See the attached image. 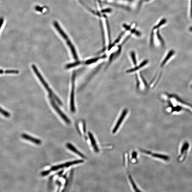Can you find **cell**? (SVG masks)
I'll return each mask as SVG.
<instances>
[{"label":"cell","instance_id":"cell-1","mask_svg":"<svg viewBox=\"0 0 192 192\" xmlns=\"http://www.w3.org/2000/svg\"><path fill=\"white\" fill-rule=\"evenodd\" d=\"M54 25L55 28H56L57 30L58 31V32H59V33L61 35V36H62L64 39L65 40V42L67 43V45L70 48L71 51L73 55L74 60L77 61L78 60V57L77 55V53H76V49H75V48H74L73 45L72 43L71 42V40L69 39V38H68L67 34L64 32V31L62 28H61V26H60L59 24L57 22H55L54 23Z\"/></svg>","mask_w":192,"mask_h":192},{"label":"cell","instance_id":"cell-2","mask_svg":"<svg viewBox=\"0 0 192 192\" xmlns=\"http://www.w3.org/2000/svg\"><path fill=\"white\" fill-rule=\"evenodd\" d=\"M32 69H33L34 72L35 73V74L37 75V77L40 80V82L42 83V84L44 86V87L45 88L47 91L49 93V95L52 96L53 98H54V99H55V100H56L57 102L59 103V105H62L63 103H62V101L60 100L59 98L56 96V95L55 94L52 89L49 88L47 83L43 78L42 75L40 74L39 71L38 70V69L36 68V66L34 65H32Z\"/></svg>","mask_w":192,"mask_h":192},{"label":"cell","instance_id":"cell-3","mask_svg":"<svg viewBox=\"0 0 192 192\" xmlns=\"http://www.w3.org/2000/svg\"><path fill=\"white\" fill-rule=\"evenodd\" d=\"M190 147V143L187 141L183 142L180 147V149L178 161L180 162L184 161L189 152Z\"/></svg>","mask_w":192,"mask_h":192},{"label":"cell","instance_id":"cell-4","mask_svg":"<svg viewBox=\"0 0 192 192\" xmlns=\"http://www.w3.org/2000/svg\"><path fill=\"white\" fill-rule=\"evenodd\" d=\"M49 100H50V102H51V105L53 106L54 108L55 109V110L56 111L57 113L59 114V115L60 117H61L62 119H63L66 123L68 124H71V121L68 118L66 115L64 114L63 112L61 110V109L59 108V107L57 106L56 103L55 102L54 100V99L52 96L49 95Z\"/></svg>","mask_w":192,"mask_h":192},{"label":"cell","instance_id":"cell-5","mask_svg":"<svg viewBox=\"0 0 192 192\" xmlns=\"http://www.w3.org/2000/svg\"><path fill=\"white\" fill-rule=\"evenodd\" d=\"M76 73L74 72L73 74L72 78V89L71 94L70 105L71 109L72 112H75V106H74V89H75V78H76Z\"/></svg>","mask_w":192,"mask_h":192},{"label":"cell","instance_id":"cell-6","mask_svg":"<svg viewBox=\"0 0 192 192\" xmlns=\"http://www.w3.org/2000/svg\"><path fill=\"white\" fill-rule=\"evenodd\" d=\"M127 112H128V111H127V109H124V110L123 111L121 115V116H120V118L118 119L117 123H116V125L115 126V127H114L113 131H112V133H115L117 130H118L122 122H123V121L126 116V115L127 114Z\"/></svg>","mask_w":192,"mask_h":192},{"label":"cell","instance_id":"cell-7","mask_svg":"<svg viewBox=\"0 0 192 192\" xmlns=\"http://www.w3.org/2000/svg\"><path fill=\"white\" fill-rule=\"evenodd\" d=\"M22 137L23 138L35 143L36 145H40L42 143V142L40 140L29 136L27 134H24V133L22 134Z\"/></svg>","mask_w":192,"mask_h":192},{"label":"cell","instance_id":"cell-8","mask_svg":"<svg viewBox=\"0 0 192 192\" xmlns=\"http://www.w3.org/2000/svg\"><path fill=\"white\" fill-rule=\"evenodd\" d=\"M174 54V50H171L170 51H169V53L167 54V56H165V58H164L163 61L162 62L161 65H160V67L162 68L164 65H165L168 62L169 60H170L171 58L173 56Z\"/></svg>","mask_w":192,"mask_h":192},{"label":"cell","instance_id":"cell-9","mask_svg":"<svg viewBox=\"0 0 192 192\" xmlns=\"http://www.w3.org/2000/svg\"><path fill=\"white\" fill-rule=\"evenodd\" d=\"M66 146H67V147L70 150L72 151V152H74V153H76V154L78 155H79V156H80V157H82V158H85V156L82 153H81V152H79V150H78L77 149H76V148L73 146V145L71 144V143H67V144H66Z\"/></svg>","mask_w":192,"mask_h":192},{"label":"cell","instance_id":"cell-10","mask_svg":"<svg viewBox=\"0 0 192 192\" xmlns=\"http://www.w3.org/2000/svg\"><path fill=\"white\" fill-rule=\"evenodd\" d=\"M148 61L147 60H145V61H143V62H142L138 66H136L135 68L130 69L126 71V73H131L136 71L139 69L141 68L142 67H144L145 65H146L148 63Z\"/></svg>","mask_w":192,"mask_h":192},{"label":"cell","instance_id":"cell-11","mask_svg":"<svg viewBox=\"0 0 192 192\" xmlns=\"http://www.w3.org/2000/svg\"><path fill=\"white\" fill-rule=\"evenodd\" d=\"M88 135H89V138L91 140V144H92V146L94 149L95 151L96 152H99V148H98V146L96 145V141H95L94 137L93 136L91 132H88Z\"/></svg>","mask_w":192,"mask_h":192},{"label":"cell","instance_id":"cell-12","mask_svg":"<svg viewBox=\"0 0 192 192\" xmlns=\"http://www.w3.org/2000/svg\"><path fill=\"white\" fill-rule=\"evenodd\" d=\"M106 57V56L105 55L103 56L99 57H96V58H92V59H89L86 61L85 63L86 64H92L98 61V60H100L101 59H103V58H105Z\"/></svg>","mask_w":192,"mask_h":192},{"label":"cell","instance_id":"cell-13","mask_svg":"<svg viewBox=\"0 0 192 192\" xmlns=\"http://www.w3.org/2000/svg\"><path fill=\"white\" fill-rule=\"evenodd\" d=\"M152 155L153 157L155 158H159V159H161L162 160H164V161H167L169 160V157L168 155H165L160 154L158 153H153L152 154Z\"/></svg>","mask_w":192,"mask_h":192},{"label":"cell","instance_id":"cell-14","mask_svg":"<svg viewBox=\"0 0 192 192\" xmlns=\"http://www.w3.org/2000/svg\"><path fill=\"white\" fill-rule=\"evenodd\" d=\"M84 161L83 160H77L69 162H68L64 163L65 167H68L72 165L75 164H78L82 163Z\"/></svg>","mask_w":192,"mask_h":192},{"label":"cell","instance_id":"cell-15","mask_svg":"<svg viewBox=\"0 0 192 192\" xmlns=\"http://www.w3.org/2000/svg\"><path fill=\"white\" fill-rule=\"evenodd\" d=\"M65 167L64 164H60V165H56V166H53V167H51V169H49V170L51 171H55L58 170L65 168Z\"/></svg>","mask_w":192,"mask_h":192},{"label":"cell","instance_id":"cell-16","mask_svg":"<svg viewBox=\"0 0 192 192\" xmlns=\"http://www.w3.org/2000/svg\"><path fill=\"white\" fill-rule=\"evenodd\" d=\"M82 63V62L79 61H77L73 63H72L71 64H67L66 66V68L67 69L71 68H72V67H76L77 65H80Z\"/></svg>","mask_w":192,"mask_h":192},{"label":"cell","instance_id":"cell-17","mask_svg":"<svg viewBox=\"0 0 192 192\" xmlns=\"http://www.w3.org/2000/svg\"><path fill=\"white\" fill-rule=\"evenodd\" d=\"M0 113L6 117H9L10 116V115L9 112L6 110H4L3 109L1 108H0Z\"/></svg>","mask_w":192,"mask_h":192},{"label":"cell","instance_id":"cell-18","mask_svg":"<svg viewBox=\"0 0 192 192\" xmlns=\"http://www.w3.org/2000/svg\"><path fill=\"white\" fill-rule=\"evenodd\" d=\"M131 57L133 62V63L134 65H136L137 64V61H136V54L133 51L131 52Z\"/></svg>","mask_w":192,"mask_h":192},{"label":"cell","instance_id":"cell-19","mask_svg":"<svg viewBox=\"0 0 192 192\" xmlns=\"http://www.w3.org/2000/svg\"><path fill=\"white\" fill-rule=\"evenodd\" d=\"M166 22V19H162V20L157 25L155 26L154 27L153 29H158V28H159L160 26H161L162 25H163L164 24H165Z\"/></svg>","mask_w":192,"mask_h":192},{"label":"cell","instance_id":"cell-20","mask_svg":"<svg viewBox=\"0 0 192 192\" xmlns=\"http://www.w3.org/2000/svg\"><path fill=\"white\" fill-rule=\"evenodd\" d=\"M156 34H157V37H158V39L160 40V42H161V43L162 45V46H164V41L163 40V39L162 38L161 36L160 35V33H159V31H158L157 32Z\"/></svg>","mask_w":192,"mask_h":192},{"label":"cell","instance_id":"cell-21","mask_svg":"<svg viewBox=\"0 0 192 192\" xmlns=\"http://www.w3.org/2000/svg\"><path fill=\"white\" fill-rule=\"evenodd\" d=\"M6 74H17L19 73V71L17 70H7L5 71Z\"/></svg>","mask_w":192,"mask_h":192},{"label":"cell","instance_id":"cell-22","mask_svg":"<svg viewBox=\"0 0 192 192\" xmlns=\"http://www.w3.org/2000/svg\"><path fill=\"white\" fill-rule=\"evenodd\" d=\"M129 178H130V180L131 183L132 184L133 186V188H134V190H136V191H140L139 190H138L137 188L136 185L134 184V181H133V180L131 178V177H130Z\"/></svg>","mask_w":192,"mask_h":192},{"label":"cell","instance_id":"cell-23","mask_svg":"<svg viewBox=\"0 0 192 192\" xmlns=\"http://www.w3.org/2000/svg\"><path fill=\"white\" fill-rule=\"evenodd\" d=\"M106 22H107V27H108V32L109 38V41L111 42V36L110 33V27L109 25L108 22V20L106 19Z\"/></svg>","mask_w":192,"mask_h":192},{"label":"cell","instance_id":"cell-24","mask_svg":"<svg viewBox=\"0 0 192 192\" xmlns=\"http://www.w3.org/2000/svg\"><path fill=\"white\" fill-rule=\"evenodd\" d=\"M51 172V171L49 170H47L45 171H42L41 173V176H47L48 174Z\"/></svg>","mask_w":192,"mask_h":192},{"label":"cell","instance_id":"cell-25","mask_svg":"<svg viewBox=\"0 0 192 192\" xmlns=\"http://www.w3.org/2000/svg\"><path fill=\"white\" fill-rule=\"evenodd\" d=\"M111 11V9L110 8L106 9H105L102 10L101 11L102 13H110Z\"/></svg>","mask_w":192,"mask_h":192},{"label":"cell","instance_id":"cell-26","mask_svg":"<svg viewBox=\"0 0 192 192\" xmlns=\"http://www.w3.org/2000/svg\"><path fill=\"white\" fill-rule=\"evenodd\" d=\"M153 33H152L151 35V39H150V45H153Z\"/></svg>","mask_w":192,"mask_h":192},{"label":"cell","instance_id":"cell-27","mask_svg":"<svg viewBox=\"0 0 192 192\" xmlns=\"http://www.w3.org/2000/svg\"><path fill=\"white\" fill-rule=\"evenodd\" d=\"M4 22V19L3 18H0V29L1 28L2 26L3 25V24Z\"/></svg>","mask_w":192,"mask_h":192},{"label":"cell","instance_id":"cell-28","mask_svg":"<svg viewBox=\"0 0 192 192\" xmlns=\"http://www.w3.org/2000/svg\"><path fill=\"white\" fill-rule=\"evenodd\" d=\"M123 26L124 27V28H125L126 30H130V26L126 25L125 24L123 25Z\"/></svg>","mask_w":192,"mask_h":192},{"label":"cell","instance_id":"cell-29","mask_svg":"<svg viewBox=\"0 0 192 192\" xmlns=\"http://www.w3.org/2000/svg\"><path fill=\"white\" fill-rule=\"evenodd\" d=\"M191 16L192 18V0H191Z\"/></svg>","mask_w":192,"mask_h":192},{"label":"cell","instance_id":"cell-30","mask_svg":"<svg viewBox=\"0 0 192 192\" xmlns=\"http://www.w3.org/2000/svg\"><path fill=\"white\" fill-rule=\"evenodd\" d=\"M83 127H84V128L83 129L84 131V132H85V125L84 123H83Z\"/></svg>","mask_w":192,"mask_h":192},{"label":"cell","instance_id":"cell-31","mask_svg":"<svg viewBox=\"0 0 192 192\" xmlns=\"http://www.w3.org/2000/svg\"><path fill=\"white\" fill-rule=\"evenodd\" d=\"M4 71L2 69H0V74H2L4 73Z\"/></svg>","mask_w":192,"mask_h":192},{"label":"cell","instance_id":"cell-32","mask_svg":"<svg viewBox=\"0 0 192 192\" xmlns=\"http://www.w3.org/2000/svg\"><path fill=\"white\" fill-rule=\"evenodd\" d=\"M190 30L192 31V27H191L190 28Z\"/></svg>","mask_w":192,"mask_h":192},{"label":"cell","instance_id":"cell-33","mask_svg":"<svg viewBox=\"0 0 192 192\" xmlns=\"http://www.w3.org/2000/svg\"><path fill=\"white\" fill-rule=\"evenodd\" d=\"M191 88H192V84L191 85Z\"/></svg>","mask_w":192,"mask_h":192},{"label":"cell","instance_id":"cell-34","mask_svg":"<svg viewBox=\"0 0 192 192\" xmlns=\"http://www.w3.org/2000/svg\"><path fill=\"white\" fill-rule=\"evenodd\" d=\"M146 1H149V0H146Z\"/></svg>","mask_w":192,"mask_h":192}]
</instances>
